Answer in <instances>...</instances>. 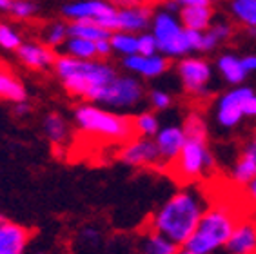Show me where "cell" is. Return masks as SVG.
<instances>
[{
    "label": "cell",
    "mask_w": 256,
    "mask_h": 254,
    "mask_svg": "<svg viewBox=\"0 0 256 254\" xmlns=\"http://www.w3.org/2000/svg\"><path fill=\"white\" fill-rule=\"evenodd\" d=\"M209 206L206 192L196 187H184L176 190L153 212L149 229L158 230L174 244L186 245L196 229L204 210Z\"/></svg>",
    "instance_id": "6da1fadb"
},
{
    "label": "cell",
    "mask_w": 256,
    "mask_h": 254,
    "mask_svg": "<svg viewBox=\"0 0 256 254\" xmlns=\"http://www.w3.org/2000/svg\"><path fill=\"white\" fill-rule=\"evenodd\" d=\"M240 216L227 202L209 204L198 222L196 229L188 240V247L200 254H216L226 249Z\"/></svg>",
    "instance_id": "7a4b0ae2"
},
{
    "label": "cell",
    "mask_w": 256,
    "mask_h": 254,
    "mask_svg": "<svg viewBox=\"0 0 256 254\" xmlns=\"http://www.w3.org/2000/svg\"><path fill=\"white\" fill-rule=\"evenodd\" d=\"M54 68L69 94L82 96L91 102H98L102 89L116 78L109 66L86 62L76 56H58L54 60Z\"/></svg>",
    "instance_id": "3957f363"
},
{
    "label": "cell",
    "mask_w": 256,
    "mask_h": 254,
    "mask_svg": "<svg viewBox=\"0 0 256 254\" xmlns=\"http://www.w3.org/2000/svg\"><path fill=\"white\" fill-rule=\"evenodd\" d=\"M74 122L84 134L109 140V142L126 144L128 140L136 136L133 118L114 114L89 104H82L74 109Z\"/></svg>",
    "instance_id": "277c9868"
},
{
    "label": "cell",
    "mask_w": 256,
    "mask_h": 254,
    "mask_svg": "<svg viewBox=\"0 0 256 254\" xmlns=\"http://www.w3.org/2000/svg\"><path fill=\"white\" fill-rule=\"evenodd\" d=\"M169 171L180 184L186 186L198 184L207 174H211L214 171V158L207 147V140L186 138L182 151L169 166Z\"/></svg>",
    "instance_id": "5b68a950"
},
{
    "label": "cell",
    "mask_w": 256,
    "mask_h": 254,
    "mask_svg": "<svg viewBox=\"0 0 256 254\" xmlns=\"http://www.w3.org/2000/svg\"><path fill=\"white\" fill-rule=\"evenodd\" d=\"M118 158L131 167H154L162 169V162L158 154L156 144L153 138L133 136L126 144H122L118 151Z\"/></svg>",
    "instance_id": "8992f818"
},
{
    "label": "cell",
    "mask_w": 256,
    "mask_h": 254,
    "mask_svg": "<svg viewBox=\"0 0 256 254\" xmlns=\"http://www.w3.org/2000/svg\"><path fill=\"white\" fill-rule=\"evenodd\" d=\"M142 86L134 78H116L102 89L98 102L111 108H131L142 100Z\"/></svg>",
    "instance_id": "52a82bcc"
},
{
    "label": "cell",
    "mask_w": 256,
    "mask_h": 254,
    "mask_svg": "<svg viewBox=\"0 0 256 254\" xmlns=\"http://www.w3.org/2000/svg\"><path fill=\"white\" fill-rule=\"evenodd\" d=\"M153 140L156 144L158 154H160L162 169H169V166L180 154L184 144H186V132H184V127L180 126H168L158 129Z\"/></svg>",
    "instance_id": "ba28073f"
},
{
    "label": "cell",
    "mask_w": 256,
    "mask_h": 254,
    "mask_svg": "<svg viewBox=\"0 0 256 254\" xmlns=\"http://www.w3.org/2000/svg\"><path fill=\"white\" fill-rule=\"evenodd\" d=\"M252 91L249 88H238L231 93L224 94L218 102L216 120L222 127L231 129L234 127L242 118H244V102L247 96H251Z\"/></svg>",
    "instance_id": "9c48e42d"
},
{
    "label": "cell",
    "mask_w": 256,
    "mask_h": 254,
    "mask_svg": "<svg viewBox=\"0 0 256 254\" xmlns=\"http://www.w3.org/2000/svg\"><path fill=\"white\" fill-rule=\"evenodd\" d=\"M31 238V229L4 220V224L0 225V254H28Z\"/></svg>",
    "instance_id": "30bf717a"
},
{
    "label": "cell",
    "mask_w": 256,
    "mask_h": 254,
    "mask_svg": "<svg viewBox=\"0 0 256 254\" xmlns=\"http://www.w3.org/2000/svg\"><path fill=\"white\" fill-rule=\"evenodd\" d=\"M224 250L227 254H256V220L240 218Z\"/></svg>",
    "instance_id": "8fae6325"
},
{
    "label": "cell",
    "mask_w": 256,
    "mask_h": 254,
    "mask_svg": "<svg viewBox=\"0 0 256 254\" xmlns=\"http://www.w3.org/2000/svg\"><path fill=\"white\" fill-rule=\"evenodd\" d=\"M180 76H182L184 88L189 93L200 94L204 93L207 82L211 78V68L207 66V62L196 58H189L184 60L180 64Z\"/></svg>",
    "instance_id": "7c38bea8"
},
{
    "label": "cell",
    "mask_w": 256,
    "mask_h": 254,
    "mask_svg": "<svg viewBox=\"0 0 256 254\" xmlns=\"http://www.w3.org/2000/svg\"><path fill=\"white\" fill-rule=\"evenodd\" d=\"M252 178H256V134L242 151L231 169V180L238 187H244Z\"/></svg>",
    "instance_id": "4fadbf2b"
},
{
    "label": "cell",
    "mask_w": 256,
    "mask_h": 254,
    "mask_svg": "<svg viewBox=\"0 0 256 254\" xmlns=\"http://www.w3.org/2000/svg\"><path fill=\"white\" fill-rule=\"evenodd\" d=\"M64 13L74 20H100V18H109V16H116L118 11L111 8L106 2L100 0H89V2H76V4L66 6Z\"/></svg>",
    "instance_id": "5bb4252c"
},
{
    "label": "cell",
    "mask_w": 256,
    "mask_h": 254,
    "mask_svg": "<svg viewBox=\"0 0 256 254\" xmlns=\"http://www.w3.org/2000/svg\"><path fill=\"white\" fill-rule=\"evenodd\" d=\"M126 66H128L131 71L134 73H140L144 76H158V74H162L166 69H168V62L166 58L162 56H144L140 53H134V54H128V58H126Z\"/></svg>",
    "instance_id": "9a60e30c"
},
{
    "label": "cell",
    "mask_w": 256,
    "mask_h": 254,
    "mask_svg": "<svg viewBox=\"0 0 256 254\" xmlns=\"http://www.w3.org/2000/svg\"><path fill=\"white\" fill-rule=\"evenodd\" d=\"M16 53H18L20 62L31 69H44L54 64V60H56V56L50 48H40V46L33 44L20 46L16 49Z\"/></svg>",
    "instance_id": "2e32d148"
},
{
    "label": "cell",
    "mask_w": 256,
    "mask_h": 254,
    "mask_svg": "<svg viewBox=\"0 0 256 254\" xmlns=\"http://www.w3.org/2000/svg\"><path fill=\"white\" fill-rule=\"evenodd\" d=\"M182 245L174 244L171 238L158 230L149 229L144 232L142 238V252L144 254H178V249Z\"/></svg>",
    "instance_id": "e0dca14e"
},
{
    "label": "cell",
    "mask_w": 256,
    "mask_h": 254,
    "mask_svg": "<svg viewBox=\"0 0 256 254\" xmlns=\"http://www.w3.org/2000/svg\"><path fill=\"white\" fill-rule=\"evenodd\" d=\"M116 16H118L120 30L140 31L148 26L149 16H151V10L144 8V6H134V8H126V10L118 11Z\"/></svg>",
    "instance_id": "ac0fdd59"
},
{
    "label": "cell",
    "mask_w": 256,
    "mask_h": 254,
    "mask_svg": "<svg viewBox=\"0 0 256 254\" xmlns=\"http://www.w3.org/2000/svg\"><path fill=\"white\" fill-rule=\"evenodd\" d=\"M212 11L209 6H184L180 11V18L182 24L188 30L202 31L206 30L209 22H211Z\"/></svg>",
    "instance_id": "d6986e66"
},
{
    "label": "cell",
    "mask_w": 256,
    "mask_h": 254,
    "mask_svg": "<svg viewBox=\"0 0 256 254\" xmlns=\"http://www.w3.org/2000/svg\"><path fill=\"white\" fill-rule=\"evenodd\" d=\"M0 98L11 100V102H24L26 100V89L20 84L18 78L11 73L10 68L0 69Z\"/></svg>",
    "instance_id": "ffe728a7"
},
{
    "label": "cell",
    "mask_w": 256,
    "mask_h": 254,
    "mask_svg": "<svg viewBox=\"0 0 256 254\" xmlns=\"http://www.w3.org/2000/svg\"><path fill=\"white\" fill-rule=\"evenodd\" d=\"M68 33L71 36H82V38H89L96 42V40L109 38L111 36V31L104 30L102 26H98L94 20H74L73 24L68 28Z\"/></svg>",
    "instance_id": "44dd1931"
},
{
    "label": "cell",
    "mask_w": 256,
    "mask_h": 254,
    "mask_svg": "<svg viewBox=\"0 0 256 254\" xmlns=\"http://www.w3.org/2000/svg\"><path fill=\"white\" fill-rule=\"evenodd\" d=\"M44 129H46V134H48V138L51 140L53 146L58 147L68 140V134H69L68 124H66V120L60 116L58 112H51V114L46 116Z\"/></svg>",
    "instance_id": "7402d4cb"
},
{
    "label": "cell",
    "mask_w": 256,
    "mask_h": 254,
    "mask_svg": "<svg viewBox=\"0 0 256 254\" xmlns=\"http://www.w3.org/2000/svg\"><path fill=\"white\" fill-rule=\"evenodd\" d=\"M218 68H220V71H222V74L226 76L227 82H231V84H240L247 74L242 60L236 58V56H232V54L222 56L220 62H218Z\"/></svg>",
    "instance_id": "603a6c76"
},
{
    "label": "cell",
    "mask_w": 256,
    "mask_h": 254,
    "mask_svg": "<svg viewBox=\"0 0 256 254\" xmlns=\"http://www.w3.org/2000/svg\"><path fill=\"white\" fill-rule=\"evenodd\" d=\"M68 49L73 56L82 60H91L98 54L96 53V44L93 40L82 38V36H71L68 42Z\"/></svg>",
    "instance_id": "cb8c5ba5"
},
{
    "label": "cell",
    "mask_w": 256,
    "mask_h": 254,
    "mask_svg": "<svg viewBox=\"0 0 256 254\" xmlns=\"http://www.w3.org/2000/svg\"><path fill=\"white\" fill-rule=\"evenodd\" d=\"M133 124H134V132H136V136L153 138L158 132V129H160L158 118L154 116L153 112H140L138 116L133 118Z\"/></svg>",
    "instance_id": "d4e9b609"
},
{
    "label": "cell",
    "mask_w": 256,
    "mask_h": 254,
    "mask_svg": "<svg viewBox=\"0 0 256 254\" xmlns=\"http://www.w3.org/2000/svg\"><path fill=\"white\" fill-rule=\"evenodd\" d=\"M184 132L186 138H192V140H207V126L204 122L202 114L198 112H191L186 122H184Z\"/></svg>",
    "instance_id": "484cf974"
},
{
    "label": "cell",
    "mask_w": 256,
    "mask_h": 254,
    "mask_svg": "<svg viewBox=\"0 0 256 254\" xmlns=\"http://www.w3.org/2000/svg\"><path fill=\"white\" fill-rule=\"evenodd\" d=\"M231 8L242 22L249 28H256V0H232Z\"/></svg>",
    "instance_id": "4316f807"
},
{
    "label": "cell",
    "mask_w": 256,
    "mask_h": 254,
    "mask_svg": "<svg viewBox=\"0 0 256 254\" xmlns=\"http://www.w3.org/2000/svg\"><path fill=\"white\" fill-rule=\"evenodd\" d=\"M111 46L126 54L138 53V38H134L131 34H113L111 36Z\"/></svg>",
    "instance_id": "83f0119b"
},
{
    "label": "cell",
    "mask_w": 256,
    "mask_h": 254,
    "mask_svg": "<svg viewBox=\"0 0 256 254\" xmlns=\"http://www.w3.org/2000/svg\"><path fill=\"white\" fill-rule=\"evenodd\" d=\"M0 46L4 49H18L22 46L18 33L11 30L10 26L0 24Z\"/></svg>",
    "instance_id": "f1b7e54d"
},
{
    "label": "cell",
    "mask_w": 256,
    "mask_h": 254,
    "mask_svg": "<svg viewBox=\"0 0 256 254\" xmlns=\"http://www.w3.org/2000/svg\"><path fill=\"white\" fill-rule=\"evenodd\" d=\"M156 49H158V44H156L154 34H142V36L138 38V53L144 54V56L154 54Z\"/></svg>",
    "instance_id": "f546056e"
},
{
    "label": "cell",
    "mask_w": 256,
    "mask_h": 254,
    "mask_svg": "<svg viewBox=\"0 0 256 254\" xmlns=\"http://www.w3.org/2000/svg\"><path fill=\"white\" fill-rule=\"evenodd\" d=\"M10 11L18 18H28L34 13V4H31L28 0H13V6H11Z\"/></svg>",
    "instance_id": "4dcf8cb0"
},
{
    "label": "cell",
    "mask_w": 256,
    "mask_h": 254,
    "mask_svg": "<svg viewBox=\"0 0 256 254\" xmlns=\"http://www.w3.org/2000/svg\"><path fill=\"white\" fill-rule=\"evenodd\" d=\"M151 104L154 109H168L171 106V96L164 91H153L151 93Z\"/></svg>",
    "instance_id": "1f68e13d"
},
{
    "label": "cell",
    "mask_w": 256,
    "mask_h": 254,
    "mask_svg": "<svg viewBox=\"0 0 256 254\" xmlns=\"http://www.w3.org/2000/svg\"><path fill=\"white\" fill-rule=\"evenodd\" d=\"M66 34H69L68 28H64L62 24H56L53 30L50 31V38H48V40H50L51 46H58V44H62V42H64Z\"/></svg>",
    "instance_id": "d6a6232c"
},
{
    "label": "cell",
    "mask_w": 256,
    "mask_h": 254,
    "mask_svg": "<svg viewBox=\"0 0 256 254\" xmlns=\"http://www.w3.org/2000/svg\"><path fill=\"white\" fill-rule=\"evenodd\" d=\"M244 194H246V200L252 207H256V178H252L251 182H247L244 186Z\"/></svg>",
    "instance_id": "836d02e7"
},
{
    "label": "cell",
    "mask_w": 256,
    "mask_h": 254,
    "mask_svg": "<svg viewBox=\"0 0 256 254\" xmlns=\"http://www.w3.org/2000/svg\"><path fill=\"white\" fill-rule=\"evenodd\" d=\"M244 116H256V94L252 93L244 102Z\"/></svg>",
    "instance_id": "e575fe53"
},
{
    "label": "cell",
    "mask_w": 256,
    "mask_h": 254,
    "mask_svg": "<svg viewBox=\"0 0 256 254\" xmlns=\"http://www.w3.org/2000/svg\"><path fill=\"white\" fill-rule=\"evenodd\" d=\"M94 44H96V53H98L100 56H108L109 51H111V48H113V46H111V40H109V38L96 40Z\"/></svg>",
    "instance_id": "d590c367"
},
{
    "label": "cell",
    "mask_w": 256,
    "mask_h": 254,
    "mask_svg": "<svg viewBox=\"0 0 256 254\" xmlns=\"http://www.w3.org/2000/svg\"><path fill=\"white\" fill-rule=\"evenodd\" d=\"M82 236H84L86 242H88V244H91V245H94L100 240V234L94 229H86L84 232H82Z\"/></svg>",
    "instance_id": "8d00e7d4"
},
{
    "label": "cell",
    "mask_w": 256,
    "mask_h": 254,
    "mask_svg": "<svg viewBox=\"0 0 256 254\" xmlns=\"http://www.w3.org/2000/svg\"><path fill=\"white\" fill-rule=\"evenodd\" d=\"M212 33L216 34V38L220 40V38H226V36H229V33H231V28L229 26H216V28H212Z\"/></svg>",
    "instance_id": "74e56055"
},
{
    "label": "cell",
    "mask_w": 256,
    "mask_h": 254,
    "mask_svg": "<svg viewBox=\"0 0 256 254\" xmlns=\"http://www.w3.org/2000/svg\"><path fill=\"white\" fill-rule=\"evenodd\" d=\"M242 64H244V69H246L247 73L249 71H256V56H246V58H242Z\"/></svg>",
    "instance_id": "f35d334b"
},
{
    "label": "cell",
    "mask_w": 256,
    "mask_h": 254,
    "mask_svg": "<svg viewBox=\"0 0 256 254\" xmlns=\"http://www.w3.org/2000/svg\"><path fill=\"white\" fill-rule=\"evenodd\" d=\"M176 4L182 6H209L211 0H176Z\"/></svg>",
    "instance_id": "ab89813d"
},
{
    "label": "cell",
    "mask_w": 256,
    "mask_h": 254,
    "mask_svg": "<svg viewBox=\"0 0 256 254\" xmlns=\"http://www.w3.org/2000/svg\"><path fill=\"white\" fill-rule=\"evenodd\" d=\"M28 112H30V106L26 104V100H24V102H16L15 114H18V116H24V114H28Z\"/></svg>",
    "instance_id": "60d3db41"
},
{
    "label": "cell",
    "mask_w": 256,
    "mask_h": 254,
    "mask_svg": "<svg viewBox=\"0 0 256 254\" xmlns=\"http://www.w3.org/2000/svg\"><path fill=\"white\" fill-rule=\"evenodd\" d=\"M114 4H120L124 8H134V6H140L142 2L140 0H114Z\"/></svg>",
    "instance_id": "b9f144b4"
},
{
    "label": "cell",
    "mask_w": 256,
    "mask_h": 254,
    "mask_svg": "<svg viewBox=\"0 0 256 254\" xmlns=\"http://www.w3.org/2000/svg\"><path fill=\"white\" fill-rule=\"evenodd\" d=\"M178 254H200V252H196V250H192L191 247H188V245H182V247L178 249Z\"/></svg>",
    "instance_id": "7bdbcfd3"
},
{
    "label": "cell",
    "mask_w": 256,
    "mask_h": 254,
    "mask_svg": "<svg viewBox=\"0 0 256 254\" xmlns=\"http://www.w3.org/2000/svg\"><path fill=\"white\" fill-rule=\"evenodd\" d=\"M11 6H13V0H0V10L10 11Z\"/></svg>",
    "instance_id": "ee69618b"
},
{
    "label": "cell",
    "mask_w": 256,
    "mask_h": 254,
    "mask_svg": "<svg viewBox=\"0 0 256 254\" xmlns=\"http://www.w3.org/2000/svg\"><path fill=\"white\" fill-rule=\"evenodd\" d=\"M142 4H156V2H160V0H140Z\"/></svg>",
    "instance_id": "f6af8a7d"
},
{
    "label": "cell",
    "mask_w": 256,
    "mask_h": 254,
    "mask_svg": "<svg viewBox=\"0 0 256 254\" xmlns=\"http://www.w3.org/2000/svg\"><path fill=\"white\" fill-rule=\"evenodd\" d=\"M6 68H8V66H6V64L2 62V60H0V69H6Z\"/></svg>",
    "instance_id": "bcb514c9"
},
{
    "label": "cell",
    "mask_w": 256,
    "mask_h": 254,
    "mask_svg": "<svg viewBox=\"0 0 256 254\" xmlns=\"http://www.w3.org/2000/svg\"><path fill=\"white\" fill-rule=\"evenodd\" d=\"M251 34H254L256 36V28H251Z\"/></svg>",
    "instance_id": "7dc6e473"
},
{
    "label": "cell",
    "mask_w": 256,
    "mask_h": 254,
    "mask_svg": "<svg viewBox=\"0 0 256 254\" xmlns=\"http://www.w3.org/2000/svg\"><path fill=\"white\" fill-rule=\"evenodd\" d=\"M33 254H48V252H42V250H36V252H33Z\"/></svg>",
    "instance_id": "c3c4849f"
},
{
    "label": "cell",
    "mask_w": 256,
    "mask_h": 254,
    "mask_svg": "<svg viewBox=\"0 0 256 254\" xmlns=\"http://www.w3.org/2000/svg\"><path fill=\"white\" fill-rule=\"evenodd\" d=\"M4 224V218H2V214H0V225Z\"/></svg>",
    "instance_id": "681fc988"
}]
</instances>
